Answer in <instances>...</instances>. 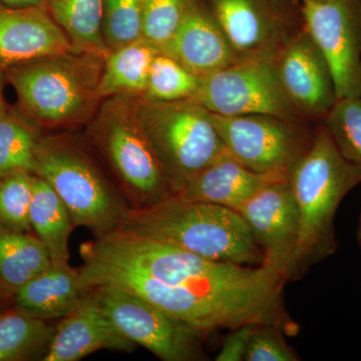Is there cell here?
Listing matches in <instances>:
<instances>
[{"label": "cell", "instance_id": "obj_37", "mask_svg": "<svg viewBox=\"0 0 361 361\" xmlns=\"http://www.w3.org/2000/svg\"><path fill=\"white\" fill-rule=\"evenodd\" d=\"M274 1L279 2V1H281V0H274ZM288 1L295 2L296 0H288Z\"/></svg>", "mask_w": 361, "mask_h": 361}, {"label": "cell", "instance_id": "obj_24", "mask_svg": "<svg viewBox=\"0 0 361 361\" xmlns=\"http://www.w3.org/2000/svg\"><path fill=\"white\" fill-rule=\"evenodd\" d=\"M56 326L16 307L0 312V361L44 360Z\"/></svg>", "mask_w": 361, "mask_h": 361}, {"label": "cell", "instance_id": "obj_20", "mask_svg": "<svg viewBox=\"0 0 361 361\" xmlns=\"http://www.w3.org/2000/svg\"><path fill=\"white\" fill-rule=\"evenodd\" d=\"M160 49L142 39L111 51L104 59L97 97H144L152 63Z\"/></svg>", "mask_w": 361, "mask_h": 361}, {"label": "cell", "instance_id": "obj_2", "mask_svg": "<svg viewBox=\"0 0 361 361\" xmlns=\"http://www.w3.org/2000/svg\"><path fill=\"white\" fill-rule=\"evenodd\" d=\"M288 182L298 211L299 234L287 282L300 279L336 251V212L346 195L360 184L361 166L341 155L322 125L292 168Z\"/></svg>", "mask_w": 361, "mask_h": 361}, {"label": "cell", "instance_id": "obj_26", "mask_svg": "<svg viewBox=\"0 0 361 361\" xmlns=\"http://www.w3.org/2000/svg\"><path fill=\"white\" fill-rule=\"evenodd\" d=\"M197 77L165 52L157 54L147 84L145 99L158 102H175L193 99L200 85Z\"/></svg>", "mask_w": 361, "mask_h": 361}, {"label": "cell", "instance_id": "obj_3", "mask_svg": "<svg viewBox=\"0 0 361 361\" xmlns=\"http://www.w3.org/2000/svg\"><path fill=\"white\" fill-rule=\"evenodd\" d=\"M121 230L210 260L262 264V251L245 220L227 207L173 196L149 208L128 211Z\"/></svg>", "mask_w": 361, "mask_h": 361}, {"label": "cell", "instance_id": "obj_15", "mask_svg": "<svg viewBox=\"0 0 361 361\" xmlns=\"http://www.w3.org/2000/svg\"><path fill=\"white\" fill-rule=\"evenodd\" d=\"M137 344L127 338L87 289L54 329L42 361H78L99 350L130 353Z\"/></svg>", "mask_w": 361, "mask_h": 361}, {"label": "cell", "instance_id": "obj_35", "mask_svg": "<svg viewBox=\"0 0 361 361\" xmlns=\"http://www.w3.org/2000/svg\"><path fill=\"white\" fill-rule=\"evenodd\" d=\"M357 238L361 248V212L360 216V222H358Z\"/></svg>", "mask_w": 361, "mask_h": 361}, {"label": "cell", "instance_id": "obj_29", "mask_svg": "<svg viewBox=\"0 0 361 361\" xmlns=\"http://www.w3.org/2000/svg\"><path fill=\"white\" fill-rule=\"evenodd\" d=\"M103 32L110 51L144 39L141 0H104Z\"/></svg>", "mask_w": 361, "mask_h": 361}, {"label": "cell", "instance_id": "obj_6", "mask_svg": "<svg viewBox=\"0 0 361 361\" xmlns=\"http://www.w3.org/2000/svg\"><path fill=\"white\" fill-rule=\"evenodd\" d=\"M37 174L63 202L75 227L94 237L122 229L127 204L85 140L71 134L40 135Z\"/></svg>", "mask_w": 361, "mask_h": 361}, {"label": "cell", "instance_id": "obj_10", "mask_svg": "<svg viewBox=\"0 0 361 361\" xmlns=\"http://www.w3.org/2000/svg\"><path fill=\"white\" fill-rule=\"evenodd\" d=\"M193 99L215 115H272L303 122L287 101L269 59H239L201 78Z\"/></svg>", "mask_w": 361, "mask_h": 361}, {"label": "cell", "instance_id": "obj_16", "mask_svg": "<svg viewBox=\"0 0 361 361\" xmlns=\"http://www.w3.org/2000/svg\"><path fill=\"white\" fill-rule=\"evenodd\" d=\"M75 51L44 4H0V70Z\"/></svg>", "mask_w": 361, "mask_h": 361}, {"label": "cell", "instance_id": "obj_33", "mask_svg": "<svg viewBox=\"0 0 361 361\" xmlns=\"http://www.w3.org/2000/svg\"><path fill=\"white\" fill-rule=\"evenodd\" d=\"M6 82V75H4V71L0 70V118L6 116L9 108H11V106H7L6 99H4V82Z\"/></svg>", "mask_w": 361, "mask_h": 361}, {"label": "cell", "instance_id": "obj_9", "mask_svg": "<svg viewBox=\"0 0 361 361\" xmlns=\"http://www.w3.org/2000/svg\"><path fill=\"white\" fill-rule=\"evenodd\" d=\"M226 151L257 173L290 174L310 149L315 129L308 123L272 115L225 116L212 114Z\"/></svg>", "mask_w": 361, "mask_h": 361}, {"label": "cell", "instance_id": "obj_28", "mask_svg": "<svg viewBox=\"0 0 361 361\" xmlns=\"http://www.w3.org/2000/svg\"><path fill=\"white\" fill-rule=\"evenodd\" d=\"M35 175L18 173L0 180V226L32 233L30 221Z\"/></svg>", "mask_w": 361, "mask_h": 361}, {"label": "cell", "instance_id": "obj_31", "mask_svg": "<svg viewBox=\"0 0 361 361\" xmlns=\"http://www.w3.org/2000/svg\"><path fill=\"white\" fill-rule=\"evenodd\" d=\"M285 334L277 327L257 324L252 331L245 361H297L299 356L287 344Z\"/></svg>", "mask_w": 361, "mask_h": 361}, {"label": "cell", "instance_id": "obj_36", "mask_svg": "<svg viewBox=\"0 0 361 361\" xmlns=\"http://www.w3.org/2000/svg\"><path fill=\"white\" fill-rule=\"evenodd\" d=\"M308 1H322V0H301V2H308Z\"/></svg>", "mask_w": 361, "mask_h": 361}, {"label": "cell", "instance_id": "obj_34", "mask_svg": "<svg viewBox=\"0 0 361 361\" xmlns=\"http://www.w3.org/2000/svg\"><path fill=\"white\" fill-rule=\"evenodd\" d=\"M44 0H0V4L7 6H32L42 4Z\"/></svg>", "mask_w": 361, "mask_h": 361}, {"label": "cell", "instance_id": "obj_30", "mask_svg": "<svg viewBox=\"0 0 361 361\" xmlns=\"http://www.w3.org/2000/svg\"><path fill=\"white\" fill-rule=\"evenodd\" d=\"M142 37L159 49L172 39L195 0H141Z\"/></svg>", "mask_w": 361, "mask_h": 361}, {"label": "cell", "instance_id": "obj_18", "mask_svg": "<svg viewBox=\"0 0 361 361\" xmlns=\"http://www.w3.org/2000/svg\"><path fill=\"white\" fill-rule=\"evenodd\" d=\"M288 177L280 173L254 172L227 153L188 180L174 196L237 211L263 188Z\"/></svg>", "mask_w": 361, "mask_h": 361}, {"label": "cell", "instance_id": "obj_5", "mask_svg": "<svg viewBox=\"0 0 361 361\" xmlns=\"http://www.w3.org/2000/svg\"><path fill=\"white\" fill-rule=\"evenodd\" d=\"M135 97L104 99L87 123L85 139L129 210L137 211L174 195L140 122Z\"/></svg>", "mask_w": 361, "mask_h": 361}, {"label": "cell", "instance_id": "obj_14", "mask_svg": "<svg viewBox=\"0 0 361 361\" xmlns=\"http://www.w3.org/2000/svg\"><path fill=\"white\" fill-rule=\"evenodd\" d=\"M236 212L262 251V265L279 271L286 279L299 234L298 211L288 179L263 188Z\"/></svg>", "mask_w": 361, "mask_h": 361}, {"label": "cell", "instance_id": "obj_8", "mask_svg": "<svg viewBox=\"0 0 361 361\" xmlns=\"http://www.w3.org/2000/svg\"><path fill=\"white\" fill-rule=\"evenodd\" d=\"M116 329L164 361L208 360L203 348L207 336L187 323L164 312L130 292L99 285L89 288Z\"/></svg>", "mask_w": 361, "mask_h": 361}, {"label": "cell", "instance_id": "obj_19", "mask_svg": "<svg viewBox=\"0 0 361 361\" xmlns=\"http://www.w3.org/2000/svg\"><path fill=\"white\" fill-rule=\"evenodd\" d=\"M85 292L78 268L51 264L20 287L13 299L16 307L49 322L68 314Z\"/></svg>", "mask_w": 361, "mask_h": 361}, {"label": "cell", "instance_id": "obj_17", "mask_svg": "<svg viewBox=\"0 0 361 361\" xmlns=\"http://www.w3.org/2000/svg\"><path fill=\"white\" fill-rule=\"evenodd\" d=\"M161 51L199 78L222 70L239 59L205 0H195Z\"/></svg>", "mask_w": 361, "mask_h": 361}, {"label": "cell", "instance_id": "obj_23", "mask_svg": "<svg viewBox=\"0 0 361 361\" xmlns=\"http://www.w3.org/2000/svg\"><path fill=\"white\" fill-rule=\"evenodd\" d=\"M51 265L49 252L32 233L0 226V292L14 293Z\"/></svg>", "mask_w": 361, "mask_h": 361}, {"label": "cell", "instance_id": "obj_4", "mask_svg": "<svg viewBox=\"0 0 361 361\" xmlns=\"http://www.w3.org/2000/svg\"><path fill=\"white\" fill-rule=\"evenodd\" d=\"M103 58L77 51L54 54L4 71L18 110L37 128L71 130L87 125L101 99Z\"/></svg>", "mask_w": 361, "mask_h": 361}, {"label": "cell", "instance_id": "obj_21", "mask_svg": "<svg viewBox=\"0 0 361 361\" xmlns=\"http://www.w3.org/2000/svg\"><path fill=\"white\" fill-rule=\"evenodd\" d=\"M30 221L32 232L49 252L51 264L68 265V240L75 226L59 195L37 175L33 180Z\"/></svg>", "mask_w": 361, "mask_h": 361}, {"label": "cell", "instance_id": "obj_12", "mask_svg": "<svg viewBox=\"0 0 361 361\" xmlns=\"http://www.w3.org/2000/svg\"><path fill=\"white\" fill-rule=\"evenodd\" d=\"M272 61L299 118L305 123L322 121L336 103V85L326 59L303 25L289 35Z\"/></svg>", "mask_w": 361, "mask_h": 361}, {"label": "cell", "instance_id": "obj_11", "mask_svg": "<svg viewBox=\"0 0 361 361\" xmlns=\"http://www.w3.org/2000/svg\"><path fill=\"white\" fill-rule=\"evenodd\" d=\"M301 16L329 63L337 99L361 97V0L302 2Z\"/></svg>", "mask_w": 361, "mask_h": 361}, {"label": "cell", "instance_id": "obj_22", "mask_svg": "<svg viewBox=\"0 0 361 361\" xmlns=\"http://www.w3.org/2000/svg\"><path fill=\"white\" fill-rule=\"evenodd\" d=\"M75 51L106 59L110 49L103 32L104 0H44Z\"/></svg>", "mask_w": 361, "mask_h": 361}, {"label": "cell", "instance_id": "obj_13", "mask_svg": "<svg viewBox=\"0 0 361 361\" xmlns=\"http://www.w3.org/2000/svg\"><path fill=\"white\" fill-rule=\"evenodd\" d=\"M238 59L274 58L296 28L274 0H205Z\"/></svg>", "mask_w": 361, "mask_h": 361}, {"label": "cell", "instance_id": "obj_25", "mask_svg": "<svg viewBox=\"0 0 361 361\" xmlns=\"http://www.w3.org/2000/svg\"><path fill=\"white\" fill-rule=\"evenodd\" d=\"M39 129L11 106L0 118V180L18 173L37 174L35 148Z\"/></svg>", "mask_w": 361, "mask_h": 361}, {"label": "cell", "instance_id": "obj_38", "mask_svg": "<svg viewBox=\"0 0 361 361\" xmlns=\"http://www.w3.org/2000/svg\"><path fill=\"white\" fill-rule=\"evenodd\" d=\"M1 311H2V310H1V306H0V312H1Z\"/></svg>", "mask_w": 361, "mask_h": 361}, {"label": "cell", "instance_id": "obj_7", "mask_svg": "<svg viewBox=\"0 0 361 361\" xmlns=\"http://www.w3.org/2000/svg\"><path fill=\"white\" fill-rule=\"evenodd\" d=\"M135 108L173 195L228 153L212 113L193 99L158 102L137 97Z\"/></svg>", "mask_w": 361, "mask_h": 361}, {"label": "cell", "instance_id": "obj_1", "mask_svg": "<svg viewBox=\"0 0 361 361\" xmlns=\"http://www.w3.org/2000/svg\"><path fill=\"white\" fill-rule=\"evenodd\" d=\"M80 252L84 263L125 268L194 292L224 310L237 326L268 324L285 336L298 334V324L285 310L286 279L269 266L210 260L123 230L94 237Z\"/></svg>", "mask_w": 361, "mask_h": 361}, {"label": "cell", "instance_id": "obj_27", "mask_svg": "<svg viewBox=\"0 0 361 361\" xmlns=\"http://www.w3.org/2000/svg\"><path fill=\"white\" fill-rule=\"evenodd\" d=\"M322 122L341 155L361 166V97L337 99Z\"/></svg>", "mask_w": 361, "mask_h": 361}, {"label": "cell", "instance_id": "obj_32", "mask_svg": "<svg viewBox=\"0 0 361 361\" xmlns=\"http://www.w3.org/2000/svg\"><path fill=\"white\" fill-rule=\"evenodd\" d=\"M257 324H244L233 329L223 341L220 353L216 356L217 361H242L245 360L247 348L252 331Z\"/></svg>", "mask_w": 361, "mask_h": 361}]
</instances>
